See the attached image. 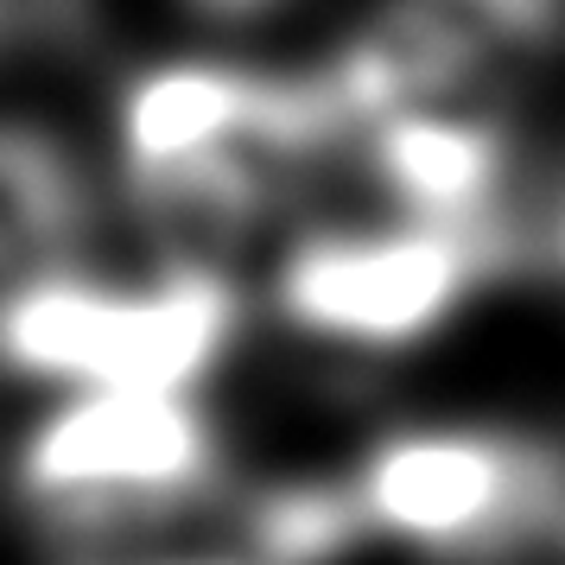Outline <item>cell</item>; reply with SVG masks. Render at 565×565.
I'll return each mask as SVG.
<instances>
[{
    "mask_svg": "<svg viewBox=\"0 0 565 565\" xmlns=\"http://www.w3.org/2000/svg\"><path fill=\"white\" fill-rule=\"evenodd\" d=\"M115 191L153 255L235 267L274 248L343 172L331 77H274L235 57H153L108 108Z\"/></svg>",
    "mask_w": 565,
    "mask_h": 565,
    "instance_id": "6da1fadb",
    "label": "cell"
},
{
    "mask_svg": "<svg viewBox=\"0 0 565 565\" xmlns=\"http://www.w3.org/2000/svg\"><path fill=\"white\" fill-rule=\"evenodd\" d=\"M260 534L306 565L337 546L502 565L565 534V451L495 419H394L362 438L324 489L280 495Z\"/></svg>",
    "mask_w": 565,
    "mask_h": 565,
    "instance_id": "7a4b0ae2",
    "label": "cell"
},
{
    "mask_svg": "<svg viewBox=\"0 0 565 565\" xmlns=\"http://www.w3.org/2000/svg\"><path fill=\"white\" fill-rule=\"evenodd\" d=\"M13 502L77 565L159 546L230 489L204 387H57L13 445Z\"/></svg>",
    "mask_w": 565,
    "mask_h": 565,
    "instance_id": "3957f363",
    "label": "cell"
},
{
    "mask_svg": "<svg viewBox=\"0 0 565 565\" xmlns=\"http://www.w3.org/2000/svg\"><path fill=\"white\" fill-rule=\"evenodd\" d=\"M509 255V230L445 223L375 198L356 210H311L267 248V311L324 356H407L451 331Z\"/></svg>",
    "mask_w": 565,
    "mask_h": 565,
    "instance_id": "277c9868",
    "label": "cell"
},
{
    "mask_svg": "<svg viewBox=\"0 0 565 565\" xmlns=\"http://www.w3.org/2000/svg\"><path fill=\"white\" fill-rule=\"evenodd\" d=\"M248 331L235 267L153 255L147 267H96L83 255L39 280L0 318V369L57 387H204Z\"/></svg>",
    "mask_w": 565,
    "mask_h": 565,
    "instance_id": "5b68a950",
    "label": "cell"
},
{
    "mask_svg": "<svg viewBox=\"0 0 565 565\" xmlns=\"http://www.w3.org/2000/svg\"><path fill=\"white\" fill-rule=\"evenodd\" d=\"M96 242V184L71 140L0 115V318Z\"/></svg>",
    "mask_w": 565,
    "mask_h": 565,
    "instance_id": "8992f818",
    "label": "cell"
},
{
    "mask_svg": "<svg viewBox=\"0 0 565 565\" xmlns=\"http://www.w3.org/2000/svg\"><path fill=\"white\" fill-rule=\"evenodd\" d=\"M89 565H306V559L274 546L267 534H255V540H235V546H172V540H159V546L108 553V559H89Z\"/></svg>",
    "mask_w": 565,
    "mask_h": 565,
    "instance_id": "52a82bcc",
    "label": "cell"
},
{
    "mask_svg": "<svg viewBox=\"0 0 565 565\" xmlns=\"http://www.w3.org/2000/svg\"><path fill=\"white\" fill-rule=\"evenodd\" d=\"M483 26H495L509 45H553L565 39V0H463Z\"/></svg>",
    "mask_w": 565,
    "mask_h": 565,
    "instance_id": "ba28073f",
    "label": "cell"
},
{
    "mask_svg": "<svg viewBox=\"0 0 565 565\" xmlns=\"http://www.w3.org/2000/svg\"><path fill=\"white\" fill-rule=\"evenodd\" d=\"M89 13V0H0V52L64 39Z\"/></svg>",
    "mask_w": 565,
    "mask_h": 565,
    "instance_id": "9c48e42d",
    "label": "cell"
},
{
    "mask_svg": "<svg viewBox=\"0 0 565 565\" xmlns=\"http://www.w3.org/2000/svg\"><path fill=\"white\" fill-rule=\"evenodd\" d=\"M546 255H553V267H559V280H565V198L546 216Z\"/></svg>",
    "mask_w": 565,
    "mask_h": 565,
    "instance_id": "30bf717a",
    "label": "cell"
},
{
    "mask_svg": "<svg viewBox=\"0 0 565 565\" xmlns=\"http://www.w3.org/2000/svg\"><path fill=\"white\" fill-rule=\"evenodd\" d=\"M210 13H260V7H267V0H204Z\"/></svg>",
    "mask_w": 565,
    "mask_h": 565,
    "instance_id": "8fae6325",
    "label": "cell"
}]
</instances>
